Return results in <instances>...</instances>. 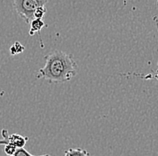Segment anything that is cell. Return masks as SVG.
Here are the masks:
<instances>
[{
    "instance_id": "6da1fadb",
    "label": "cell",
    "mask_w": 158,
    "mask_h": 156,
    "mask_svg": "<svg viewBox=\"0 0 158 156\" xmlns=\"http://www.w3.org/2000/svg\"><path fill=\"white\" fill-rule=\"evenodd\" d=\"M44 67L40 69L36 78H43L49 83H64L77 74V63L72 54L55 50L44 56Z\"/></svg>"
},
{
    "instance_id": "7a4b0ae2",
    "label": "cell",
    "mask_w": 158,
    "mask_h": 156,
    "mask_svg": "<svg viewBox=\"0 0 158 156\" xmlns=\"http://www.w3.org/2000/svg\"><path fill=\"white\" fill-rule=\"evenodd\" d=\"M49 0H14L13 7L26 24L34 18V11L40 7H45Z\"/></svg>"
},
{
    "instance_id": "3957f363",
    "label": "cell",
    "mask_w": 158,
    "mask_h": 156,
    "mask_svg": "<svg viewBox=\"0 0 158 156\" xmlns=\"http://www.w3.org/2000/svg\"><path fill=\"white\" fill-rule=\"evenodd\" d=\"M1 135L3 139L0 140V145H12L18 148H23L28 142L29 138L27 136H23L18 134H13L9 135L8 131L6 129H3L1 131Z\"/></svg>"
},
{
    "instance_id": "277c9868",
    "label": "cell",
    "mask_w": 158,
    "mask_h": 156,
    "mask_svg": "<svg viewBox=\"0 0 158 156\" xmlns=\"http://www.w3.org/2000/svg\"><path fill=\"white\" fill-rule=\"evenodd\" d=\"M44 27H48V25L40 18H33L30 23L29 34L31 36H33L35 33H39Z\"/></svg>"
},
{
    "instance_id": "5b68a950",
    "label": "cell",
    "mask_w": 158,
    "mask_h": 156,
    "mask_svg": "<svg viewBox=\"0 0 158 156\" xmlns=\"http://www.w3.org/2000/svg\"><path fill=\"white\" fill-rule=\"evenodd\" d=\"M154 19L156 21V26H157L158 29V21L157 18L155 16ZM121 76H124V77H129V76H135V77H139V78H142L143 79H151V78H156L158 80V69L156 71H152L150 73H148L147 75H143V74H140V73H136V72H128L127 74H119Z\"/></svg>"
},
{
    "instance_id": "8992f818",
    "label": "cell",
    "mask_w": 158,
    "mask_h": 156,
    "mask_svg": "<svg viewBox=\"0 0 158 156\" xmlns=\"http://www.w3.org/2000/svg\"><path fill=\"white\" fill-rule=\"evenodd\" d=\"M64 156H89V153L82 148H69L65 151Z\"/></svg>"
},
{
    "instance_id": "52a82bcc",
    "label": "cell",
    "mask_w": 158,
    "mask_h": 156,
    "mask_svg": "<svg viewBox=\"0 0 158 156\" xmlns=\"http://www.w3.org/2000/svg\"><path fill=\"white\" fill-rule=\"evenodd\" d=\"M25 49V47L19 42H15L11 47H10V52H11V55H16V54H19L22 53Z\"/></svg>"
},
{
    "instance_id": "ba28073f",
    "label": "cell",
    "mask_w": 158,
    "mask_h": 156,
    "mask_svg": "<svg viewBox=\"0 0 158 156\" xmlns=\"http://www.w3.org/2000/svg\"><path fill=\"white\" fill-rule=\"evenodd\" d=\"M14 156H51L49 154H43V155H33L31 154L28 151H26L24 148H18L15 152V154H14Z\"/></svg>"
},
{
    "instance_id": "9c48e42d",
    "label": "cell",
    "mask_w": 158,
    "mask_h": 156,
    "mask_svg": "<svg viewBox=\"0 0 158 156\" xmlns=\"http://www.w3.org/2000/svg\"><path fill=\"white\" fill-rule=\"evenodd\" d=\"M47 9L45 7H40L34 11V18H40L42 19L44 17V15L46 14Z\"/></svg>"
},
{
    "instance_id": "30bf717a",
    "label": "cell",
    "mask_w": 158,
    "mask_h": 156,
    "mask_svg": "<svg viewBox=\"0 0 158 156\" xmlns=\"http://www.w3.org/2000/svg\"><path fill=\"white\" fill-rule=\"evenodd\" d=\"M17 148L12 145H5V149H4V152L6 155L8 156H14V154H15Z\"/></svg>"
}]
</instances>
